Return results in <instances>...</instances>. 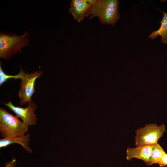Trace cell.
<instances>
[{
  "mask_svg": "<svg viewBox=\"0 0 167 167\" xmlns=\"http://www.w3.org/2000/svg\"><path fill=\"white\" fill-rule=\"evenodd\" d=\"M42 74V72L41 71H35L29 74L26 73L21 78V87L18 94L20 105L27 104L32 101V96L35 91V81L40 77Z\"/></svg>",
  "mask_w": 167,
  "mask_h": 167,
  "instance_id": "5",
  "label": "cell"
},
{
  "mask_svg": "<svg viewBox=\"0 0 167 167\" xmlns=\"http://www.w3.org/2000/svg\"><path fill=\"white\" fill-rule=\"evenodd\" d=\"M165 131L163 124L159 126L155 123L147 124L135 131V145L138 146L157 143Z\"/></svg>",
  "mask_w": 167,
  "mask_h": 167,
  "instance_id": "4",
  "label": "cell"
},
{
  "mask_svg": "<svg viewBox=\"0 0 167 167\" xmlns=\"http://www.w3.org/2000/svg\"><path fill=\"white\" fill-rule=\"evenodd\" d=\"M26 72L24 71L21 67L20 72L16 75H9L6 74L3 71L0 63V86H1L3 84L6 82L8 79H20L23 77Z\"/></svg>",
  "mask_w": 167,
  "mask_h": 167,
  "instance_id": "12",
  "label": "cell"
},
{
  "mask_svg": "<svg viewBox=\"0 0 167 167\" xmlns=\"http://www.w3.org/2000/svg\"><path fill=\"white\" fill-rule=\"evenodd\" d=\"M153 145L137 146L135 148L128 147L126 151V158L130 161L133 158L141 160L149 166L150 161Z\"/></svg>",
  "mask_w": 167,
  "mask_h": 167,
  "instance_id": "8",
  "label": "cell"
},
{
  "mask_svg": "<svg viewBox=\"0 0 167 167\" xmlns=\"http://www.w3.org/2000/svg\"><path fill=\"white\" fill-rule=\"evenodd\" d=\"M29 33L26 31L18 36L16 34L8 33L2 32L0 34V57L9 60L18 52H21L22 48L28 46Z\"/></svg>",
  "mask_w": 167,
  "mask_h": 167,
  "instance_id": "2",
  "label": "cell"
},
{
  "mask_svg": "<svg viewBox=\"0 0 167 167\" xmlns=\"http://www.w3.org/2000/svg\"><path fill=\"white\" fill-rule=\"evenodd\" d=\"M160 11L163 13L162 19L160 22V26L157 30L153 31L148 37L153 40L158 36H160L161 37V43L165 44L167 43V13Z\"/></svg>",
  "mask_w": 167,
  "mask_h": 167,
  "instance_id": "10",
  "label": "cell"
},
{
  "mask_svg": "<svg viewBox=\"0 0 167 167\" xmlns=\"http://www.w3.org/2000/svg\"><path fill=\"white\" fill-rule=\"evenodd\" d=\"M3 103L12 110L16 116L21 118L23 122L28 126L36 124L37 118L34 112L36 110L37 105L34 102L32 101L28 103L26 108L15 106L10 101L7 103L4 102Z\"/></svg>",
  "mask_w": 167,
  "mask_h": 167,
  "instance_id": "6",
  "label": "cell"
},
{
  "mask_svg": "<svg viewBox=\"0 0 167 167\" xmlns=\"http://www.w3.org/2000/svg\"><path fill=\"white\" fill-rule=\"evenodd\" d=\"M160 167H165L167 166V154L165 153L158 163Z\"/></svg>",
  "mask_w": 167,
  "mask_h": 167,
  "instance_id": "13",
  "label": "cell"
},
{
  "mask_svg": "<svg viewBox=\"0 0 167 167\" xmlns=\"http://www.w3.org/2000/svg\"><path fill=\"white\" fill-rule=\"evenodd\" d=\"M96 1V0H72L69 11L72 15L74 19L79 23L86 17L88 9Z\"/></svg>",
  "mask_w": 167,
  "mask_h": 167,
  "instance_id": "7",
  "label": "cell"
},
{
  "mask_svg": "<svg viewBox=\"0 0 167 167\" xmlns=\"http://www.w3.org/2000/svg\"><path fill=\"white\" fill-rule=\"evenodd\" d=\"M30 134H28L23 136L15 137L0 139V148H2L13 143H18L21 145L24 149L30 153L32 152V149L29 146Z\"/></svg>",
  "mask_w": 167,
  "mask_h": 167,
  "instance_id": "9",
  "label": "cell"
},
{
  "mask_svg": "<svg viewBox=\"0 0 167 167\" xmlns=\"http://www.w3.org/2000/svg\"><path fill=\"white\" fill-rule=\"evenodd\" d=\"M118 0H96L88 9L86 17H97L100 23L113 26L120 19Z\"/></svg>",
  "mask_w": 167,
  "mask_h": 167,
  "instance_id": "1",
  "label": "cell"
},
{
  "mask_svg": "<svg viewBox=\"0 0 167 167\" xmlns=\"http://www.w3.org/2000/svg\"><path fill=\"white\" fill-rule=\"evenodd\" d=\"M165 152L158 143L153 145L149 165L159 163Z\"/></svg>",
  "mask_w": 167,
  "mask_h": 167,
  "instance_id": "11",
  "label": "cell"
},
{
  "mask_svg": "<svg viewBox=\"0 0 167 167\" xmlns=\"http://www.w3.org/2000/svg\"><path fill=\"white\" fill-rule=\"evenodd\" d=\"M28 126L2 108H0V132L4 138L22 136L27 132Z\"/></svg>",
  "mask_w": 167,
  "mask_h": 167,
  "instance_id": "3",
  "label": "cell"
}]
</instances>
